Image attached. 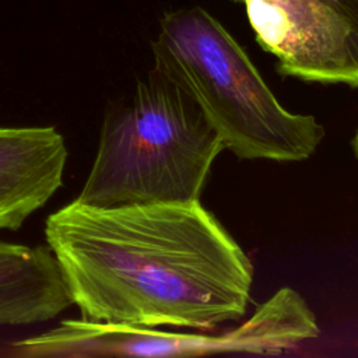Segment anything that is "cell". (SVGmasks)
<instances>
[{
    "mask_svg": "<svg viewBox=\"0 0 358 358\" xmlns=\"http://www.w3.org/2000/svg\"><path fill=\"white\" fill-rule=\"evenodd\" d=\"M352 151H354V154H355V157L358 159V130H357V133H355V136L352 138Z\"/></svg>",
    "mask_w": 358,
    "mask_h": 358,
    "instance_id": "cell-8",
    "label": "cell"
},
{
    "mask_svg": "<svg viewBox=\"0 0 358 358\" xmlns=\"http://www.w3.org/2000/svg\"><path fill=\"white\" fill-rule=\"evenodd\" d=\"M222 150L194 99L152 67L106 113L77 200L102 208L196 201Z\"/></svg>",
    "mask_w": 358,
    "mask_h": 358,
    "instance_id": "cell-3",
    "label": "cell"
},
{
    "mask_svg": "<svg viewBox=\"0 0 358 358\" xmlns=\"http://www.w3.org/2000/svg\"><path fill=\"white\" fill-rule=\"evenodd\" d=\"M45 236L84 319L211 330L248 309L253 266L199 200L76 199L48 217Z\"/></svg>",
    "mask_w": 358,
    "mask_h": 358,
    "instance_id": "cell-1",
    "label": "cell"
},
{
    "mask_svg": "<svg viewBox=\"0 0 358 358\" xmlns=\"http://www.w3.org/2000/svg\"><path fill=\"white\" fill-rule=\"evenodd\" d=\"M63 136L52 126L0 127V229H18L63 185Z\"/></svg>",
    "mask_w": 358,
    "mask_h": 358,
    "instance_id": "cell-6",
    "label": "cell"
},
{
    "mask_svg": "<svg viewBox=\"0 0 358 358\" xmlns=\"http://www.w3.org/2000/svg\"><path fill=\"white\" fill-rule=\"evenodd\" d=\"M154 69L201 109L224 148L243 159H308L324 137L312 115L287 110L246 52L201 7L161 18L151 43Z\"/></svg>",
    "mask_w": 358,
    "mask_h": 358,
    "instance_id": "cell-2",
    "label": "cell"
},
{
    "mask_svg": "<svg viewBox=\"0 0 358 358\" xmlns=\"http://www.w3.org/2000/svg\"><path fill=\"white\" fill-rule=\"evenodd\" d=\"M281 74L358 88V0H236Z\"/></svg>",
    "mask_w": 358,
    "mask_h": 358,
    "instance_id": "cell-4",
    "label": "cell"
},
{
    "mask_svg": "<svg viewBox=\"0 0 358 358\" xmlns=\"http://www.w3.org/2000/svg\"><path fill=\"white\" fill-rule=\"evenodd\" d=\"M320 329L303 296L280 288L236 327L210 334L169 333L138 327L136 357H201L222 352L281 354L316 338Z\"/></svg>",
    "mask_w": 358,
    "mask_h": 358,
    "instance_id": "cell-5",
    "label": "cell"
},
{
    "mask_svg": "<svg viewBox=\"0 0 358 358\" xmlns=\"http://www.w3.org/2000/svg\"><path fill=\"white\" fill-rule=\"evenodd\" d=\"M73 303L64 273L45 246L0 241V324H32Z\"/></svg>",
    "mask_w": 358,
    "mask_h": 358,
    "instance_id": "cell-7",
    "label": "cell"
}]
</instances>
